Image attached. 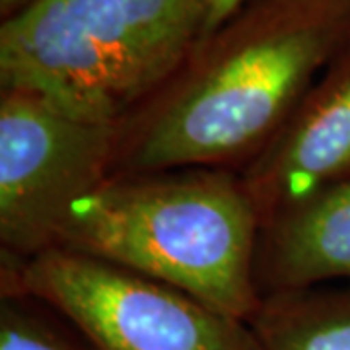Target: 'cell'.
Wrapping results in <instances>:
<instances>
[{
	"label": "cell",
	"instance_id": "1",
	"mask_svg": "<svg viewBox=\"0 0 350 350\" xmlns=\"http://www.w3.org/2000/svg\"><path fill=\"white\" fill-rule=\"evenodd\" d=\"M350 39V0H250L119 123L115 175L241 172Z\"/></svg>",
	"mask_w": 350,
	"mask_h": 350
},
{
	"label": "cell",
	"instance_id": "2",
	"mask_svg": "<svg viewBox=\"0 0 350 350\" xmlns=\"http://www.w3.org/2000/svg\"><path fill=\"white\" fill-rule=\"evenodd\" d=\"M259 232L239 172L179 167L105 179L68 206L53 250L125 269L250 321L261 304Z\"/></svg>",
	"mask_w": 350,
	"mask_h": 350
},
{
	"label": "cell",
	"instance_id": "3",
	"mask_svg": "<svg viewBox=\"0 0 350 350\" xmlns=\"http://www.w3.org/2000/svg\"><path fill=\"white\" fill-rule=\"evenodd\" d=\"M211 0H29L0 24V90L121 123L199 43Z\"/></svg>",
	"mask_w": 350,
	"mask_h": 350
},
{
	"label": "cell",
	"instance_id": "4",
	"mask_svg": "<svg viewBox=\"0 0 350 350\" xmlns=\"http://www.w3.org/2000/svg\"><path fill=\"white\" fill-rule=\"evenodd\" d=\"M0 294L39 301L90 350H259L247 321L64 250L0 262Z\"/></svg>",
	"mask_w": 350,
	"mask_h": 350
},
{
	"label": "cell",
	"instance_id": "5",
	"mask_svg": "<svg viewBox=\"0 0 350 350\" xmlns=\"http://www.w3.org/2000/svg\"><path fill=\"white\" fill-rule=\"evenodd\" d=\"M119 123L75 117L25 90H0V262L55 247L76 199L111 177Z\"/></svg>",
	"mask_w": 350,
	"mask_h": 350
},
{
	"label": "cell",
	"instance_id": "6",
	"mask_svg": "<svg viewBox=\"0 0 350 350\" xmlns=\"http://www.w3.org/2000/svg\"><path fill=\"white\" fill-rule=\"evenodd\" d=\"M262 222L350 179V39L275 140L241 172Z\"/></svg>",
	"mask_w": 350,
	"mask_h": 350
},
{
	"label": "cell",
	"instance_id": "7",
	"mask_svg": "<svg viewBox=\"0 0 350 350\" xmlns=\"http://www.w3.org/2000/svg\"><path fill=\"white\" fill-rule=\"evenodd\" d=\"M350 282V179L261 224L255 251L259 296Z\"/></svg>",
	"mask_w": 350,
	"mask_h": 350
},
{
	"label": "cell",
	"instance_id": "8",
	"mask_svg": "<svg viewBox=\"0 0 350 350\" xmlns=\"http://www.w3.org/2000/svg\"><path fill=\"white\" fill-rule=\"evenodd\" d=\"M247 323L259 350H350V282L265 296Z\"/></svg>",
	"mask_w": 350,
	"mask_h": 350
},
{
	"label": "cell",
	"instance_id": "9",
	"mask_svg": "<svg viewBox=\"0 0 350 350\" xmlns=\"http://www.w3.org/2000/svg\"><path fill=\"white\" fill-rule=\"evenodd\" d=\"M45 312L31 298L0 294V350H90L61 317Z\"/></svg>",
	"mask_w": 350,
	"mask_h": 350
},
{
	"label": "cell",
	"instance_id": "10",
	"mask_svg": "<svg viewBox=\"0 0 350 350\" xmlns=\"http://www.w3.org/2000/svg\"><path fill=\"white\" fill-rule=\"evenodd\" d=\"M245 2H250V0H211V6H208V14H206L204 25H202L200 39L211 36L216 27H220V25L224 24L226 20L236 10H239Z\"/></svg>",
	"mask_w": 350,
	"mask_h": 350
},
{
	"label": "cell",
	"instance_id": "11",
	"mask_svg": "<svg viewBox=\"0 0 350 350\" xmlns=\"http://www.w3.org/2000/svg\"><path fill=\"white\" fill-rule=\"evenodd\" d=\"M29 0H0V18L8 20L10 16L20 12Z\"/></svg>",
	"mask_w": 350,
	"mask_h": 350
}]
</instances>
